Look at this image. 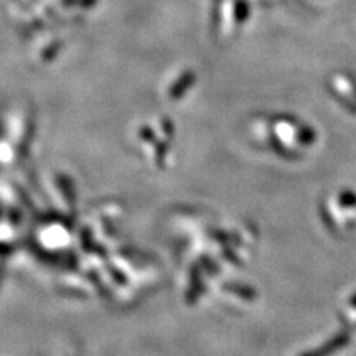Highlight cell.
Wrapping results in <instances>:
<instances>
[{
	"label": "cell",
	"mask_w": 356,
	"mask_h": 356,
	"mask_svg": "<svg viewBox=\"0 0 356 356\" xmlns=\"http://www.w3.org/2000/svg\"><path fill=\"white\" fill-rule=\"evenodd\" d=\"M348 339H349L348 334H340L339 337L331 340L325 348L314 350V352H310V353H306L305 356H327V355H330L331 352H336L337 349H340V348H343V346H346V344H344V343L348 341Z\"/></svg>",
	"instance_id": "1"
},
{
	"label": "cell",
	"mask_w": 356,
	"mask_h": 356,
	"mask_svg": "<svg viewBox=\"0 0 356 356\" xmlns=\"http://www.w3.org/2000/svg\"><path fill=\"white\" fill-rule=\"evenodd\" d=\"M340 200H341V204L346 205V207L356 205V196H355L353 193H349V192L343 193V195L340 196Z\"/></svg>",
	"instance_id": "2"
}]
</instances>
